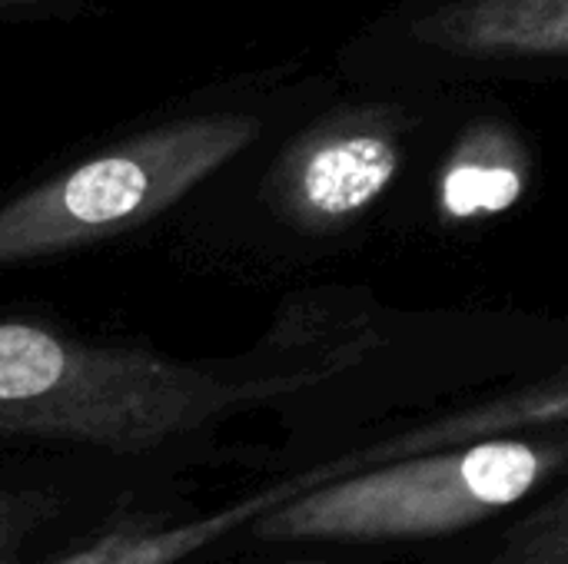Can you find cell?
<instances>
[{
    "instance_id": "6da1fadb",
    "label": "cell",
    "mask_w": 568,
    "mask_h": 564,
    "mask_svg": "<svg viewBox=\"0 0 568 564\" xmlns=\"http://www.w3.org/2000/svg\"><path fill=\"white\" fill-rule=\"evenodd\" d=\"M246 396L256 386L77 346L30 322H0V432L150 445Z\"/></svg>"
},
{
    "instance_id": "7a4b0ae2",
    "label": "cell",
    "mask_w": 568,
    "mask_h": 564,
    "mask_svg": "<svg viewBox=\"0 0 568 564\" xmlns=\"http://www.w3.org/2000/svg\"><path fill=\"white\" fill-rule=\"evenodd\" d=\"M256 136V116L203 113L83 160L0 206V266L87 246L163 213Z\"/></svg>"
},
{
    "instance_id": "3957f363",
    "label": "cell",
    "mask_w": 568,
    "mask_h": 564,
    "mask_svg": "<svg viewBox=\"0 0 568 564\" xmlns=\"http://www.w3.org/2000/svg\"><path fill=\"white\" fill-rule=\"evenodd\" d=\"M552 459L532 442H479L446 455H409L266 512L256 519V535L270 542L446 535L526 499Z\"/></svg>"
},
{
    "instance_id": "277c9868",
    "label": "cell",
    "mask_w": 568,
    "mask_h": 564,
    "mask_svg": "<svg viewBox=\"0 0 568 564\" xmlns=\"http://www.w3.org/2000/svg\"><path fill=\"white\" fill-rule=\"evenodd\" d=\"M399 160L393 116L359 110L316 130L290 153L286 196L310 219H346L386 193Z\"/></svg>"
},
{
    "instance_id": "5b68a950",
    "label": "cell",
    "mask_w": 568,
    "mask_h": 564,
    "mask_svg": "<svg viewBox=\"0 0 568 564\" xmlns=\"http://www.w3.org/2000/svg\"><path fill=\"white\" fill-rule=\"evenodd\" d=\"M416 37L473 60L566 57L568 0H449L416 23Z\"/></svg>"
},
{
    "instance_id": "8992f818",
    "label": "cell",
    "mask_w": 568,
    "mask_h": 564,
    "mask_svg": "<svg viewBox=\"0 0 568 564\" xmlns=\"http://www.w3.org/2000/svg\"><path fill=\"white\" fill-rule=\"evenodd\" d=\"M459 435V429H446V425H436V432H419V435H406L399 442H386V445H376V449H363V452H349L329 465H320L313 472H303L296 479H286L280 482L276 489H270L266 495H256V499H246L213 519H203V522H193V525H183V529H173V532H163V535H146V539H113L80 558H70L63 564H176L183 555L203 548L206 542L220 539V532H230L233 525L240 522H256L263 519L266 512L313 492V489H323L329 482H339L346 479V472H366V469H376V465H389V462H399L406 459L403 452L409 449H419L426 442H439V439H453Z\"/></svg>"
},
{
    "instance_id": "52a82bcc",
    "label": "cell",
    "mask_w": 568,
    "mask_h": 564,
    "mask_svg": "<svg viewBox=\"0 0 568 564\" xmlns=\"http://www.w3.org/2000/svg\"><path fill=\"white\" fill-rule=\"evenodd\" d=\"M526 166L516 136L499 123L476 126L443 176V209L456 219L493 216L523 196Z\"/></svg>"
},
{
    "instance_id": "ba28073f",
    "label": "cell",
    "mask_w": 568,
    "mask_h": 564,
    "mask_svg": "<svg viewBox=\"0 0 568 564\" xmlns=\"http://www.w3.org/2000/svg\"><path fill=\"white\" fill-rule=\"evenodd\" d=\"M566 535H562V515L556 519V525L532 539H526L519 548H513L506 558H499L496 564H566Z\"/></svg>"
},
{
    "instance_id": "9c48e42d",
    "label": "cell",
    "mask_w": 568,
    "mask_h": 564,
    "mask_svg": "<svg viewBox=\"0 0 568 564\" xmlns=\"http://www.w3.org/2000/svg\"><path fill=\"white\" fill-rule=\"evenodd\" d=\"M13 3H33V0H0V7H13Z\"/></svg>"
}]
</instances>
